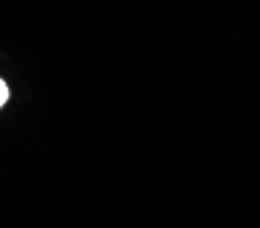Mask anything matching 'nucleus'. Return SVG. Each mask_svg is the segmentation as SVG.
<instances>
[{
    "label": "nucleus",
    "mask_w": 260,
    "mask_h": 228,
    "mask_svg": "<svg viewBox=\"0 0 260 228\" xmlns=\"http://www.w3.org/2000/svg\"><path fill=\"white\" fill-rule=\"evenodd\" d=\"M6 101H8V87H6V81L0 79V106H3Z\"/></svg>",
    "instance_id": "obj_1"
}]
</instances>
